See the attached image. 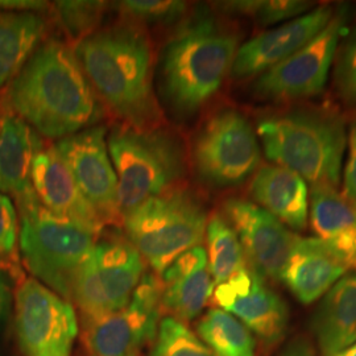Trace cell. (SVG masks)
<instances>
[{"label":"cell","mask_w":356,"mask_h":356,"mask_svg":"<svg viewBox=\"0 0 356 356\" xmlns=\"http://www.w3.org/2000/svg\"><path fill=\"white\" fill-rule=\"evenodd\" d=\"M250 194L281 223L296 231L305 229L309 218V193L305 179L286 168H259L250 185Z\"/></svg>","instance_id":"20"},{"label":"cell","mask_w":356,"mask_h":356,"mask_svg":"<svg viewBox=\"0 0 356 356\" xmlns=\"http://www.w3.org/2000/svg\"><path fill=\"white\" fill-rule=\"evenodd\" d=\"M42 145L35 129L16 115L0 126V193L15 198L32 189V164Z\"/></svg>","instance_id":"23"},{"label":"cell","mask_w":356,"mask_h":356,"mask_svg":"<svg viewBox=\"0 0 356 356\" xmlns=\"http://www.w3.org/2000/svg\"><path fill=\"white\" fill-rule=\"evenodd\" d=\"M49 8V3L40 0H0V11L4 13H41Z\"/></svg>","instance_id":"34"},{"label":"cell","mask_w":356,"mask_h":356,"mask_svg":"<svg viewBox=\"0 0 356 356\" xmlns=\"http://www.w3.org/2000/svg\"><path fill=\"white\" fill-rule=\"evenodd\" d=\"M152 356L216 355L184 322L169 316L159 323Z\"/></svg>","instance_id":"29"},{"label":"cell","mask_w":356,"mask_h":356,"mask_svg":"<svg viewBox=\"0 0 356 356\" xmlns=\"http://www.w3.org/2000/svg\"><path fill=\"white\" fill-rule=\"evenodd\" d=\"M198 337L216 356H256L250 329L229 312L213 307L197 323Z\"/></svg>","instance_id":"25"},{"label":"cell","mask_w":356,"mask_h":356,"mask_svg":"<svg viewBox=\"0 0 356 356\" xmlns=\"http://www.w3.org/2000/svg\"><path fill=\"white\" fill-rule=\"evenodd\" d=\"M347 272L342 260L317 238H297L280 280L305 305L316 302Z\"/></svg>","instance_id":"18"},{"label":"cell","mask_w":356,"mask_h":356,"mask_svg":"<svg viewBox=\"0 0 356 356\" xmlns=\"http://www.w3.org/2000/svg\"><path fill=\"white\" fill-rule=\"evenodd\" d=\"M31 182L38 201L49 211L101 234L104 226L101 216L79 191L76 179L54 145L41 148L35 157Z\"/></svg>","instance_id":"17"},{"label":"cell","mask_w":356,"mask_h":356,"mask_svg":"<svg viewBox=\"0 0 356 356\" xmlns=\"http://www.w3.org/2000/svg\"><path fill=\"white\" fill-rule=\"evenodd\" d=\"M354 210H355V214H356V202L354 204Z\"/></svg>","instance_id":"38"},{"label":"cell","mask_w":356,"mask_h":356,"mask_svg":"<svg viewBox=\"0 0 356 356\" xmlns=\"http://www.w3.org/2000/svg\"><path fill=\"white\" fill-rule=\"evenodd\" d=\"M13 305V288L7 273L0 267V326L8 318Z\"/></svg>","instance_id":"35"},{"label":"cell","mask_w":356,"mask_h":356,"mask_svg":"<svg viewBox=\"0 0 356 356\" xmlns=\"http://www.w3.org/2000/svg\"><path fill=\"white\" fill-rule=\"evenodd\" d=\"M269 161L286 168L312 186L337 188L341 181L347 135L342 115L323 107H294L257 123Z\"/></svg>","instance_id":"4"},{"label":"cell","mask_w":356,"mask_h":356,"mask_svg":"<svg viewBox=\"0 0 356 356\" xmlns=\"http://www.w3.org/2000/svg\"><path fill=\"white\" fill-rule=\"evenodd\" d=\"M19 216L10 197L0 193V261L17 260Z\"/></svg>","instance_id":"32"},{"label":"cell","mask_w":356,"mask_h":356,"mask_svg":"<svg viewBox=\"0 0 356 356\" xmlns=\"http://www.w3.org/2000/svg\"><path fill=\"white\" fill-rule=\"evenodd\" d=\"M122 219L128 242L160 275L181 254L201 245L209 220L202 202L177 188L144 201Z\"/></svg>","instance_id":"7"},{"label":"cell","mask_w":356,"mask_h":356,"mask_svg":"<svg viewBox=\"0 0 356 356\" xmlns=\"http://www.w3.org/2000/svg\"><path fill=\"white\" fill-rule=\"evenodd\" d=\"M350 8H335L329 24L289 58L256 78L254 92L270 102H292L321 94L338 47L348 32Z\"/></svg>","instance_id":"10"},{"label":"cell","mask_w":356,"mask_h":356,"mask_svg":"<svg viewBox=\"0 0 356 356\" xmlns=\"http://www.w3.org/2000/svg\"><path fill=\"white\" fill-rule=\"evenodd\" d=\"M334 13L335 7L321 6L248 40L236 51L231 76L235 79L261 76L316 38Z\"/></svg>","instance_id":"16"},{"label":"cell","mask_w":356,"mask_h":356,"mask_svg":"<svg viewBox=\"0 0 356 356\" xmlns=\"http://www.w3.org/2000/svg\"><path fill=\"white\" fill-rule=\"evenodd\" d=\"M313 3L302 0H238L218 3L225 13L252 17L260 26L289 22L312 10Z\"/></svg>","instance_id":"27"},{"label":"cell","mask_w":356,"mask_h":356,"mask_svg":"<svg viewBox=\"0 0 356 356\" xmlns=\"http://www.w3.org/2000/svg\"><path fill=\"white\" fill-rule=\"evenodd\" d=\"M107 148L118 178L122 216L149 198L176 189L186 175L185 148L164 128L118 126L110 132Z\"/></svg>","instance_id":"6"},{"label":"cell","mask_w":356,"mask_h":356,"mask_svg":"<svg viewBox=\"0 0 356 356\" xmlns=\"http://www.w3.org/2000/svg\"><path fill=\"white\" fill-rule=\"evenodd\" d=\"M310 222L317 239L356 270V214L337 188L314 185L310 191Z\"/></svg>","instance_id":"21"},{"label":"cell","mask_w":356,"mask_h":356,"mask_svg":"<svg viewBox=\"0 0 356 356\" xmlns=\"http://www.w3.org/2000/svg\"><path fill=\"white\" fill-rule=\"evenodd\" d=\"M281 356H314L313 355V350L310 348V346L304 342V341H297L294 343H291L285 351L281 354Z\"/></svg>","instance_id":"36"},{"label":"cell","mask_w":356,"mask_h":356,"mask_svg":"<svg viewBox=\"0 0 356 356\" xmlns=\"http://www.w3.org/2000/svg\"><path fill=\"white\" fill-rule=\"evenodd\" d=\"M16 116L48 139H64L95 123L101 110L76 51L64 41H44L8 85Z\"/></svg>","instance_id":"1"},{"label":"cell","mask_w":356,"mask_h":356,"mask_svg":"<svg viewBox=\"0 0 356 356\" xmlns=\"http://www.w3.org/2000/svg\"><path fill=\"white\" fill-rule=\"evenodd\" d=\"M41 13L0 11V88L10 85L47 33Z\"/></svg>","instance_id":"24"},{"label":"cell","mask_w":356,"mask_h":356,"mask_svg":"<svg viewBox=\"0 0 356 356\" xmlns=\"http://www.w3.org/2000/svg\"><path fill=\"white\" fill-rule=\"evenodd\" d=\"M76 56L94 92L123 124L160 127L163 111L153 90V45L145 29L120 22L76 44Z\"/></svg>","instance_id":"2"},{"label":"cell","mask_w":356,"mask_h":356,"mask_svg":"<svg viewBox=\"0 0 356 356\" xmlns=\"http://www.w3.org/2000/svg\"><path fill=\"white\" fill-rule=\"evenodd\" d=\"M344 195L356 202V119L353 120L348 135V157L344 168Z\"/></svg>","instance_id":"33"},{"label":"cell","mask_w":356,"mask_h":356,"mask_svg":"<svg viewBox=\"0 0 356 356\" xmlns=\"http://www.w3.org/2000/svg\"><path fill=\"white\" fill-rule=\"evenodd\" d=\"M164 284L144 273L126 307L94 318H83V342L91 356H134L154 341L163 313Z\"/></svg>","instance_id":"12"},{"label":"cell","mask_w":356,"mask_h":356,"mask_svg":"<svg viewBox=\"0 0 356 356\" xmlns=\"http://www.w3.org/2000/svg\"><path fill=\"white\" fill-rule=\"evenodd\" d=\"M118 10L136 24H172L184 20L188 4L173 0H128L120 1Z\"/></svg>","instance_id":"30"},{"label":"cell","mask_w":356,"mask_h":356,"mask_svg":"<svg viewBox=\"0 0 356 356\" xmlns=\"http://www.w3.org/2000/svg\"><path fill=\"white\" fill-rule=\"evenodd\" d=\"M145 273L141 254L127 239L98 241L76 272L72 297L83 318L126 307Z\"/></svg>","instance_id":"9"},{"label":"cell","mask_w":356,"mask_h":356,"mask_svg":"<svg viewBox=\"0 0 356 356\" xmlns=\"http://www.w3.org/2000/svg\"><path fill=\"white\" fill-rule=\"evenodd\" d=\"M54 148L103 223H115L122 218L118 178L110 160L106 128H86L58 140Z\"/></svg>","instance_id":"13"},{"label":"cell","mask_w":356,"mask_h":356,"mask_svg":"<svg viewBox=\"0 0 356 356\" xmlns=\"http://www.w3.org/2000/svg\"><path fill=\"white\" fill-rule=\"evenodd\" d=\"M312 323L323 356L355 343L356 273L343 276L325 294Z\"/></svg>","instance_id":"22"},{"label":"cell","mask_w":356,"mask_h":356,"mask_svg":"<svg viewBox=\"0 0 356 356\" xmlns=\"http://www.w3.org/2000/svg\"><path fill=\"white\" fill-rule=\"evenodd\" d=\"M15 332L24 356H72L78 321L72 304L33 277L17 284Z\"/></svg>","instance_id":"11"},{"label":"cell","mask_w":356,"mask_h":356,"mask_svg":"<svg viewBox=\"0 0 356 356\" xmlns=\"http://www.w3.org/2000/svg\"><path fill=\"white\" fill-rule=\"evenodd\" d=\"M163 312L181 322L197 318L214 291L207 254L202 245L181 254L161 273Z\"/></svg>","instance_id":"19"},{"label":"cell","mask_w":356,"mask_h":356,"mask_svg":"<svg viewBox=\"0 0 356 356\" xmlns=\"http://www.w3.org/2000/svg\"><path fill=\"white\" fill-rule=\"evenodd\" d=\"M107 7L106 1L64 0L54 3V13L65 33L78 44L99 29Z\"/></svg>","instance_id":"28"},{"label":"cell","mask_w":356,"mask_h":356,"mask_svg":"<svg viewBox=\"0 0 356 356\" xmlns=\"http://www.w3.org/2000/svg\"><path fill=\"white\" fill-rule=\"evenodd\" d=\"M330 356H356V342L348 347H346L342 351L339 353H335Z\"/></svg>","instance_id":"37"},{"label":"cell","mask_w":356,"mask_h":356,"mask_svg":"<svg viewBox=\"0 0 356 356\" xmlns=\"http://www.w3.org/2000/svg\"><path fill=\"white\" fill-rule=\"evenodd\" d=\"M15 200L24 266L33 279L69 301L76 272L89 257L99 234L49 211L38 201L33 188Z\"/></svg>","instance_id":"5"},{"label":"cell","mask_w":356,"mask_h":356,"mask_svg":"<svg viewBox=\"0 0 356 356\" xmlns=\"http://www.w3.org/2000/svg\"><path fill=\"white\" fill-rule=\"evenodd\" d=\"M334 69V85L346 104L356 107V26L344 35L339 44Z\"/></svg>","instance_id":"31"},{"label":"cell","mask_w":356,"mask_h":356,"mask_svg":"<svg viewBox=\"0 0 356 356\" xmlns=\"http://www.w3.org/2000/svg\"><path fill=\"white\" fill-rule=\"evenodd\" d=\"M260 145L248 119L234 108L210 115L198 129L191 161L200 179L213 188H232L259 169Z\"/></svg>","instance_id":"8"},{"label":"cell","mask_w":356,"mask_h":356,"mask_svg":"<svg viewBox=\"0 0 356 356\" xmlns=\"http://www.w3.org/2000/svg\"><path fill=\"white\" fill-rule=\"evenodd\" d=\"M204 235L209 269L214 285L229 280L235 273L248 267L241 241L225 216H210Z\"/></svg>","instance_id":"26"},{"label":"cell","mask_w":356,"mask_h":356,"mask_svg":"<svg viewBox=\"0 0 356 356\" xmlns=\"http://www.w3.org/2000/svg\"><path fill=\"white\" fill-rule=\"evenodd\" d=\"M239 40L207 11L179 23L160 60L161 92L173 114L191 116L216 95L231 73Z\"/></svg>","instance_id":"3"},{"label":"cell","mask_w":356,"mask_h":356,"mask_svg":"<svg viewBox=\"0 0 356 356\" xmlns=\"http://www.w3.org/2000/svg\"><path fill=\"white\" fill-rule=\"evenodd\" d=\"M223 209L226 219L241 241L250 268L263 279L280 281L282 269L298 236L251 201L229 198Z\"/></svg>","instance_id":"14"},{"label":"cell","mask_w":356,"mask_h":356,"mask_svg":"<svg viewBox=\"0 0 356 356\" xmlns=\"http://www.w3.org/2000/svg\"><path fill=\"white\" fill-rule=\"evenodd\" d=\"M213 301L244 323L267 346L279 343L288 327V307L252 268L218 284Z\"/></svg>","instance_id":"15"}]
</instances>
